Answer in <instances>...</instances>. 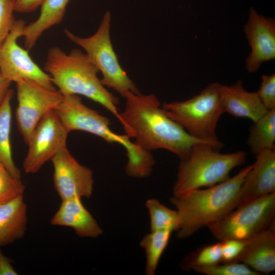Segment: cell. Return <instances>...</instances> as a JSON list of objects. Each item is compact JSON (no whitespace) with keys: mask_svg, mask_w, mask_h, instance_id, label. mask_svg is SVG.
<instances>
[{"mask_svg":"<svg viewBox=\"0 0 275 275\" xmlns=\"http://www.w3.org/2000/svg\"><path fill=\"white\" fill-rule=\"evenodd\" d=\"M124 98L126 104L124 111L120 113L121 124L125 134L134 138V143L145 151L164 149L181 159L188 154L195 144L223 145L221 142H210L191 136L166 114L154 94L128 92Z\"/></svg>","mask_w":275,"mask_h":275,"instance_id":"1","label":"cell"},{"mask_svg":"<svg viewBox=\"0 0 275 275\" xmlns=\"http://www.w3.org/2000/svg\"><path fill=\"white\" fill-rule=\"evenodd\" d=\"M252 167L246 166L233 177L212 186L173 194L170 201L177 208L180 223L177 238H187L234 210L241 186Z\"/></svg>","mask_w":275,"mask_h":275,"instance_id":"2","label":"cell"},{"mask_svg":"<svg viewBox=\"0 0 275 275\" xmlns=\"http://www.w3.org/2000/svg\"><path fill=\"white\" fill-rule=\"evenodd\" d=\"M44 71L63 96L89 98L102 105L121 123L118 98L105 88L98 77V69L86 53L74 49L67 54L59 47H51L47 53Z\"/></svg>","mask_w":275,"mask_h":275,"instance_id":"3","label":"cell"},{"mask_svg":"<svg viewBox=\"0 0 275 275\" xmlns=\"http://www.w3.org/2000/svg\"><path fill=\"white\" fill-rule=\"evenodd\" d=\"M55 110L69 132H88L107 142L116 143L123 146L128 157L126 172L128 176L141 178L151 174L155 161L150 152L141 149L126 134H119L113 131L110 128L109 119L85 105L79 96H64Z\"/></svg>","mask_w":275,"mask_h":275,"instance_id":"4","label":"cell"},{"mask_svg":"<svg viewBox=\"0 0 275 275\" xmlns=\"http://www.w3.org/2000/svg\"><path fill=\"white\" fill-rule=\"evenodd\" d=\"M223 146L209 143L194 145L180 159L173 194L215 185L228 179L233 169L245 163V152L222 153L219 150Z\"/></svg>","mask_w":275,"mask_h":275,"instance_id":"5","label":"cell"},{"mask_svg":"<svg viewBox=\"0 0 275 275\" xmlns=\"http://www.w3.org/2000/svg\"><path fill=\"white\" fill-rule=\"evenodd\" d=\"M218 85L217 82L211 84L189 99L164 103L161 107L170 118L191 136L202 141L219 142L216 127L224 113Z\"/></svg>","mask_w":275,"mask_h":275,"instance_id":"6","label":"cell"},{"mask_svg":"<svg viewBox=\"0 0 275 275\" xmlns=\"http://www.w3.org/2000/svg\"><path fill=\"white\" fill-rule=\"evenodd\" d=\"M111 14L106 11L104 14L96 32L90 37L83 38L65 30L67 37L81 47L86 53L102 75V84L112 88L123 97L128 92L139 93L138 89L119 62L113 47L110 28Z\"/></svg>","mask_w":275,"mask_h":275,"instance_id":"7","label":"cell"},{"mask_svg":"<svg viewBox=\"0 0 275 275\" xmlns=\"http://www.w3.org/2000/svg\"><path fill=\"white\" fill-rule=\"evenodd\" d=\"M236 208L207 227L219 241L249 239L268 228L275 222V193Z\"/></svg>","mask_w":275,"mask_h":275,"instance_id":"8","label":"cell"},{"mask_svg":"<svg viewBox=\"0 0 275 275\" xmlns=\"http://www.w3.org/2000/svg\"><path fill=\"white\" fill-rule=\"evenodd\" d=\"M17 106L15 119L18 130L27 144L37 125L50 111L56 109L64 96L31 80L16 83Z\"/></svg>","mask_w":275,"mask_h":275,"instance_id":"9","label":"cell"},{"mask_svg":"<svg viewBox=\"0 0 275 275\" xmlns=\"http://www.w3.org/2000/svg\"><path fill=\"white\" fill-rule=\"evenodd\" d=\"M25 22L17 20L0 46V73L11 82L31 80L50 89H56L49 75L31 58L27 49L17 43Z\"/></svg>","mask_w":275,"mask_h":275,"instance_id":"10","label":"cell"},{"mask_svg":"<svg viewBox=\"0 0 275 275\" xmlns=\"http://www.w3.org/2000/svg\"><path fill=\"white\" fill-rule=\"evenodd\" d=\"M69 131L55 109L48 112L40 121L27 143L28 151L23 162L28 174L39 172L44 164L66 147Z\"/></svg>","mask_w":275,"mask_h":275,"instance_id":"11","label":"cell"},{"mask_svg":"<svg viewBox=\"0 0 275 275\" xmlns=\"http://www.w3.org/2000/svg\"><path fill=\"white\" fill-rule=\"evenodd\" d=\"M51 161L54 187L62 201L92 196L94 183L93 171L81 164L67 146L61 149Z\"/></svg>","mask_w":275,"mask_h":275,"instance_id":"12","label":"cell"},{"mask_svg":"<svg viewBox=\"0 0 275 275\" xmlns=\"http://www.w3.org/2000/svg\"><path fill=\"white\" fill-rule=\"evenodd\" d=\"M244 32L251 48L246 59V68L254 73L263 63L275 59L274 20L251 8Z\"/></svg>","mask_w":275,"mask_h":275,"instance_id":"13","label":"cell"},{"mask_svg":"<svg viewBox=\"0 0 275 275\" xmlns=\"http://www.w3.org/2000/svg\"><path fill=\"white\" fill-rule=\"evenodd\" d=\"M274 193L275 149L266 150L256 155L255 161L241 186L237 207Z\"/></svg>","mask_w":275,"mask_h":275,"instance_id":"14","label":"cell"},{"mask_svg":"<svg viewBox=\"0 0 275 275\" xmlns=\"http://www.w3.org/2000/svg\"><path fill=\"white\" fill-rule=\"evenodd\" d=\"M218 90L224 113L235 118L249 119L254 123L268 111L257 92L245 90L240 80L231 86L219 84Z\"/></svg>","mask_w":275,"mask_h":275,"instance_id":"15","label":"cell"},{"mask_svg":"<svg viewBox=\"0 0 275 275\" xmlns=\"http://www.w3.org/2000/svg\"><path fill=\"white\" fill-rule=\"evenodd\" d=\"M50 223L53 226L71 228L81 237L96 238L103 233L101 228L79 197L62 200Z\"/></svg>","mask_w":275,"mask_h":275,"instance_id":"16","label":"cell"},{"mask_svg":"<svg viewBox=\"0 0 275 275\" xmlns=\"http://www.w3.org/2000/svg\"><path fill=\"white\" fill-rule=\"evenodd\" d=\"M238 262L260 274L275 269V222L267 229L249 238Z\"/></svg>","mask_w":275,"mask_h":275,"instance_id":"17","label":"cell"},{"mask_svg":"<svg viewBox=\"0 0 275 275\" xmlns=\"http://www.w3.org/2000/svg\"><path fill=\"white\" fill-rule=\"evenodd\" d=\"M28 221L23 195L0 204V247L22 238Z\"/></svg>","mask_w":275,"mask_h":275,"instance_id":"18","label":"cell"},{"mask_svg":"<svg viewBox=\"0 0 275 275\" xmlns=\"http://www.w3.org/2000/svg\"><path fill=\"white\" fill-rule=\"evenodd\" d=\"M70 0H45L41 6L40 15L34 22L25 25L22 37L26 49H31L47 30L63 20Z\"/></svg>","mask_w":275,"mask_h":275,"instance_id":"19","label":"cell"},{"mask_svg":"<svg viewBox=\"0 0 275 275\" xmlns=\"http://www.w3.org/2000/svg\"><path fill=\"white\" fill-rule=\"evenodd\" d=\"M13 95V91L10 89L0 104V161L14 178L21 180L20 171L13 159L11 144Z\"/></svg>","mask_w":275,"mask_h":275,"instance_id":"20","label":"cell"},{"mask_svg":"<svg viewBox=\"0 0 275 275\" xmlns=\"http://www.w3.org/2000/svg\"><path fill=\"white\" fill-rule=\"evenodd\" d=\"M247 142L255 155L262 151L275 149V109L268 111L254 123Z\"/></svg>","mask_w":275,"mask_h":275,"instance_id":"21","label":"cell"},{"mask_svg":"<svg viewBox=\"0 0 275 275\" xmlns=\"http://www.w3.org/2000/svg\"><path fill=\"white\" fill-rule=\"evenodd\" d=\"M172 231L169 230L153 231L143 237L140 245L145 251L147 275H154L160 259L166 249Z\"/></svg>","mask_w":275,"mask_h":275,"instance_id":"22","label":"cell"},{"mask_svg":"<svg viewBox=\"0 0 275 275\" xmlns=\"http://www.w3.org/2000/svg\"><path fill=\"white\" fill-rule=\"evenodd\" d=\"M145 205L150 215L151 231H178L180 223L177 210L167 207L155 199H148Z\"/></svg>","mask_w":275,"mask_h":275,"instance_id":"23","label":"cell"},{"mask_svg":"<svg viewBox=\"0 0 275 275\" xmlns=\"http://www.w3.org/2000/svg\"><path fill=\"white\" fill-rule=\"evenodd\" d=\"M221 241L203 246L184 257L180 264L183 270H194L221 263Z\"/></svg>","mask_w":275,"mask_h":275,"instance_id":"24","label":"cell"},{"mask_svg":"<svg viewBox=\"0 0 275 275\" xmlns=\"http://www.w3.org/2000/svg\"><path fill=\"white\" fill-rule=\"evenodd\" d=\"M25 186L14 178L0 161V204L23 195Z\"/></svg>","mask_w":275,"mask_h":275,"instance_id":"25","label":"cell"},{"mask_svg":"<svg viewBox=\"0 0 275 275\" xmlns=\"http://www.w3.org/2000/svg\"><path fill=\"white\" fill-rule=\"evenodd\" d=\"M197 272L206 275H259L246 264L241 262L219 263L196 270Z\"/></svg>","mask_w":275,"mask_h":275,"instance_id":"26","label":"cell"},{"mask_svg":"<svg viewBox=\"0 0 275 275\" xmlns=\"http://www.w3.org/2000/svg\"><path fill=\"white\" fill-rule=\"evenodd\" d=\"M14 0H0V46L12 30L15 20Z\"/></svg>","mask_w":275,"mask_h":275,"instance_id":"27","label":"cell"},{"mask_svg":"<svg viewBox=\"0 0 275 275\" xmlns=\"http://www.w3.org/2000/svg\"><path fill=\"white\" fill-rule=\"evenodd\" d=\"M248 240V239H230L221 241V263L238 262L246 246Z\"/></svg>","mask_w":275,"mask_h":275,"instance_id":"28","label":"cell"},{"mask_svg":"<svg viewBox=\"0 0 275 275\" xmlns=\"http://www.w3.org/2000/svg\"><path fill=\"white\" fill-rule=\"evenodd\" d=\"M258 96L266 108L275 109V74H264L261 77L259 89L257 91Z\"/></svg>","mask_w":275,"mask_h":275,"instance_id":"29","label":"cell"},{"mask_svg":"<svg viewBox=\"0 0 275 275\" xmlns=\"http://www.w3.org/2000/svg\"><path fill=\"white\" fill-rule=\"evenodd\" d=\"M45 0H14V11L19 13H30L41 7Z\"/></svg>","mask_w":275,"mask_h":275,"instance_id":"30","label":"cell"},{"mask_svg":"<svg viewBox=\"0 0 275 275\" xmlns=\"http://www.w3.org/2000/svg\"><path fill=\"white\" fill-rule=\"evenodd\" d=\"M18 273L12 264L10 258L6 257L0 249V275H17Z\"/></svg>","mask_w":275,"mask_h":275,"instance_id":"31","label":"cell"},{"mask_svg":"<svg viewBox=\"0 0 275 275\" xmlns=\"http://www.w3.org/2000/svg\"><path fill=\"white\" fill-rule=\"evenodd\" d=\"M12 82L5 78L0 73V104L3 101L8 92L10 89Z\"/></svg>","mask_w":275,"mask_h":275,"instance_id":"32","label":"cell"}]
</instances>
